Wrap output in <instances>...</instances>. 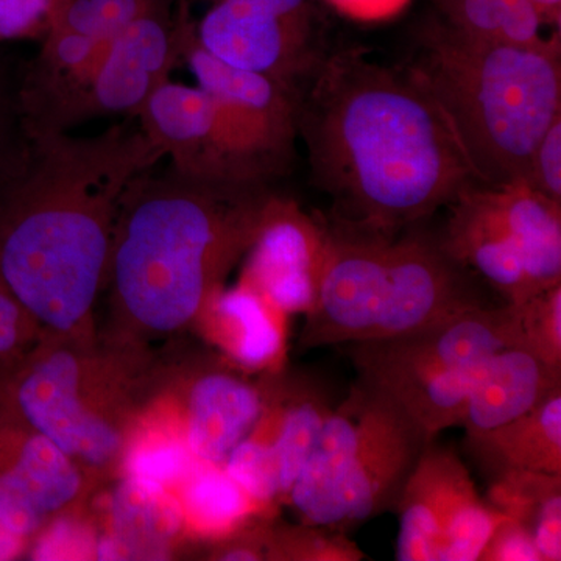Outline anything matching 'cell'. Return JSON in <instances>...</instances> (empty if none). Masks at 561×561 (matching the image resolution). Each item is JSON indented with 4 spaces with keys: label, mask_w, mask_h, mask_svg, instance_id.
<instances>
[{
    "label": "cell",
    "mask_w": 561,
    "mask_h": 561,
    "mask_svg": "<svg viewBox=\"0 0 561 561\" xmlns=\"http://www.w3.org/2000/svg\"><path fill=\"white\" fill-rule=\"evenodd\" d=\"M408 69L442 111L479 184L526 183L538 140L561 114L560 31L537 43H501L431 20Z\"/></svg>",
    "instance_id": "277c9868"
},
{
    "label": "cell",
    "mask_w": 561,
    "mask_h": 561,
    "mask_svg": "<svg viewBox=\"0 0 561 561\" xmlns=\"http://www.w3.org/2000/svg\"><path fill=\"white\" fill-rule=\"evenodd\" d=\"M33 538L32 560H95L99 535L79 518L49 519Z\"/></svg>",
    "instance_id": "4dcf8cb0"
},
{
    "label": "cell",
    "mask_w": 561,
    "mask_h": 561,
    "mask_svg": "<svg viewBox=\"0 0 561 561\" xmlns=\"http://www.w3.org/2000/svg\"><path fill=\"white\" fill-rule=\"evenodd\" d=\"M557 390H561V368L519 346L502 348L483 362L460 426L467 435L494 430L534 411Z\"/></svg>",
    "instance_id": "44dd1931"
},
{
    "label": "cell",
    "mask_w": 561,
    "mask_h": 561,
    "mask_svg": "<svg viewBox=\"0 0 561 561\" xmlns=\"http://www.w3.org/2000/svg\"><path fill=\"white\" fill-rule=\"evenodd\" d=\"M190 2L162 0L110 41L90 79L58 106L32 135L68 131L80 122L136 116L147 99L183 58L192 25Z\"/></svg>",
    "instance_id": "8fae6325"
},
{
    "label": "cell",
    "mask_w": 561,
    "mask_h": 561,
    "mask_svg": "<svg viewBox=\"0 0 561 561\" xmlns=\"http://www.w3.org/2000/svg\"><path fill=\"white\" fill-rule=\"evenodd\" d=\"M465 446L489 479L508 471L561 474V390L518 419L467 435Z\"/></svg>",
    "instance_id": "7402d4cb"
},
{
    "label": "cell",
    "mask_w": 561,
    "mask_h": 561,
    "mask_svg": "<svg viewBox=\"0 0 561 561\" xmlns=\"http://www.w3.org/2000/svg\"><path fill=\"white\" fill-rule=\"evenodd\" d=\"M431 442L389 394L357 379L324 421L286 505L300 523L348 531L397 508Z\"/></svg>",
    "instance_id": "8992f818"
},
{
    "label": "cell",
    "mask_w": 561,
    "mask_h": 561,
    "mask_svg": "<svg viewBox=\"0 0 561 561\" xmlns=\"http://www.w3.org/2000/svg\"><path fill=\"white\" fill-rule=\"evenodd\" d=\"M531 9L537 11L545 27L559 31L561 25V0H527Z\"/></svg>",
    "instance_id": "8d00e7d4"
},
{
    "label": "cell",
    "mask_w": 561,
    "mask_h": 561,
    "mask_svg": "<svg viewBox=\"0 0 561 561\" xmlns=\"http://www.w3.org/2000/svg\"><path fill=\"white\" fill-rule=\"evenodd\" d=\"M479 561H542L529 531L518 523L502 518L491 534Z\"/></svg>",
    "instance_id": "e575fe53"
},
{
    "label": "cell",
    "mask_w": 561,
    "mask_h": 561,
    "mask_svg": "<svg viewBox=\"0 0 561 561\" xmlns=\"http://www.w3.org/2000/svg\"><path fill=\"white\" fill-rule=\"evenodd\" d=\"M186 2H192V0H186ZM206 2H210V3H217V2H224V0H206Z\"/></svg>",
    "instance_id": "f35d334b"
},
{
    "label": "cell",
    "mask_w": 561,
    "mask_h": 561,
    "mask_svg": "<svg viewBox=\"0 0 561 561\" xmlns=\"http://www.w3.org/2000/svg\"><path fill=\"white\" fill-rule=\"evenodd\" d=\"M150 171L122 197L105 284L114 316L146 337L197 320L249 251L272 195L265 184L195 179L172 165Z\"/></svg>",
    "instance_id": "3957f363"
},
{
    "label": "cell",
    "mask_w": 561,
    "mask_h": 561,
    "mask_svg": "<svg viewBox=\"0 0 561 561\" xmlns=\"http://www.w3.org/2000/svg\"><path fill=\"white\" fill-rule=\"evenodd\" d=\"M253 430L224 461V470L260 507L286 505L334 404L319 379L268 373Z\"/></svg>",
    "instance_id": "4fadbf2b"
},
{
    "label": "cell",
    "mask_w": 561,
    "mask_h": 561,
    "mask_svg": "<svg viewBox=\"0 0 561 561\" xmlns=\"http://www.w3.org/2000/svg\"><path fill=\"white\" fill-rule=\"evenodd\" d=\"M324 225L327 257L302 348L393 337L486 305L440 236L412 227L376 230L339 217Z\"/></svg>",
    "instance_id": "5b68a950"
},
{
    "label": "cell",
    "mask_w": 561,
    "mask_h": 561,
    "mask_svg": "<svg viewBox=\"0 0 561 561\" xmlns=\"http://www.w3.org/2000/svg\"><path fill=\"white\" fill-rule=\"evenodd\" d=\"M61 0H0V43L44 38Z\"/></svg>",
    "instance_id": "1f68e13d"
},
{
    "label": "cell",
    "mask_w": 561,
    "mask_h": 561,
    "mask_svg": "<svg viewBox=\"0 0 561 561\" xmlns=\"http://www.w3.org/2000/svg\"><path fill=\"white\" fill-rule=\"evenodd\" d=\"M245 257L241 283L287 317L306 316L319 297L327 225L297 202L271 195Z\"/></svg>",
    "instance_id": "9a60e30c"
},
{
    "label": "cell",
    "mask_w": 561,
    "mask_h": 561,
    "mask_svg": "<svg viewBox=\"0 0 561 561\" xmlns=\"http://www.w3.org/2000/svg\"><path fill=\"white\" fill-rule=\"evenodd\" d=\"M342 16L357 22H386L400 16L412 0H327Z\"/></svg>",
    "instance_id": "d590c367"
},
{
    "label": "cell",
    "mask_w": 561,
    "mask_h": 561,
    "mask_svg": "<svg viewBox=\"0 0 561 561\" xmlns=\"http://www.w3.org/2000/svg\"><path fill=\"white\" fill-rule=\"evenodd\" d=\"M175 493L184 526L202 537H228L261 511L221 465L198 461Z\"/></svg>",
    "instance_id": "d4e9b609"
},
{
    "label": "cell",
    "mask_w": 561,
    "mask_h": 561,
    "mask_svg": "<svg viewBox=\"0 0 561 561\" xmlns=\"http://www.w3.org/2000/svg\"><path fill=\"white\" fill-rule=\"evenodd\" d=\"M160 2L162 0H61L50 31L80 33L106 43Z\"/></svg>",
    "instance_id": "83f0119b"
},
{
    "label": "cell",
    "mask_w": 561,
    "mask_h": 561,
    "mask_svg": "<svg viewBox=\"0 0 561 561\" xmlns=\"http://www.w3.org/2000/svg\"><path fill=\"white\" fill-rule=\"evenodd\" d=\"M183 58L216 103L220 147L234 180L267 183L290 158L300 117L297 88L217 60L198 43L194 22Z\"/></svg>",
    "instance_id": "30bf717a"
},
{
    "label": "cell",
    "mask_w": 561,
    "mask_h": 561,
    "mask_svg": "<svg viewBox=\"0 0 561 561\" xmlns=\"http://www.w3.org/2000/svg\"><path fill=\"white\" fill-rule=\"evenodd\" d=\"M122 476L142 479L175 491L198 460L192 456L181 416L153 412L125 432L121 453Z\"/></svg>",
    "instance_id": "cb8c5ba5"
},
{
    "label": "cell",
    "mask_w": 561,
    "mask_h": 561,
    "mask_svg": "<svg viewBox=\"0 0 561 561\" xmlns=\"http://www.w3.org/2000/svg\"><path fill=\"white\" fill-rule=\"evenodd\" d=\"M206 334L236 367L275 373L286 356V313L239 280L220 287L203 306Z\"/></svg>",
    "instance_id": "d6986e66"
},
{
    "label": "cell",
    "mask_w": 561,
    "mask_h": 561,
    "mask_svg": "<svg viewBox=\"0 0 561 561\" xmlns=\"http://www.w3.org/2000/svg\"><path fill=\"white\" fill-rule=\"evenodd\" d=\"M485 501L529 531L542 561L561 560V474L508 471L494 476Z\"/></svg>",
    "instance_id": "603a6c76"
},
{
    "label": "cell",
    "mask_w": 561,
    "mask_h": 561,
    "mask_svg": "<svg viewBox=\"0 0 561 561\" xmlns=\"http://www.w3.org/2000/svg\"><path fill=\"white\" fill-rule=\"evenodd\" d=\"M526 183L545 197L561 203V114L538 140Z\"/></svg>",
    "instance_id": "836d02e7"
},
{
    "label": "cell",
    "mask_w": 561,
    "mask_h": 561,
    "mask_svg": "<svg viewBox=\"0 0 561 561\" xmlns=\"http://www.w3.org/2000/svg\"><path fill=\"white\" fill-rule=\"evenodd\" d=\"M442 21L468 36L529 44L545 38L542 22L527 0H435Z\"/></svg>",
    "instance_id": "4316f807"
},
{
    "label": "cell",
    "mask_w": 561,
    "mask_h": 561,
    "mask_svg": "<svg viewBox=\"0 0 561 561\" xmlns=\"http://www.w3.org/2000/svg\"><path fill=\"white\" fill-rule=\"evenodd\" d=\"M445 250L508 305L561 284V203L524 181L474 184L451 203Z\"/></svg>",
    "instance_id": "ba28073f"
},
{
    "label": "cell",
    "mask_w": 561,
    "mask_h": 561,
    "mask_svg": "<svg viewBox=\"0 0 561 561\" xmlns=\"http://www.w3.org/2000/svg\"><path fill=\"white\" fill-rule=\"evenodd\" d=\"M397 560L479 561L504 516L481 497L459 456L431 442L405 481Z\"/></svg>",
    "instance_id": "7c38bea8"
},
{
    "label": "cell",
    "mask_w": 561,
    "mask_h": 561,
    "mask_svg": "<svg viewBox=\"0 0 561 561\" xmlns=\"http://www.w3.org/2000/svg\"><path fill=\"white\" fill-rule=\"evenodd\" d=\"M27 545V540L11 534L9 529L0 524V561L18 559L25 552Z\"/></svg>",
    "instance_id": "74e56055"
},
{
    "label": "cell",
    "mask_w": 561,
    "mask_h": 561,
    "mask_svg": "<svg viewBox=\"0 0 561 561\" xmlns=\"http://www.w3.org/2000/svg\"><path fill=\"white\" fill-rule=\"evenodd\" d=\"M312 79L298 131L339 219L402 230L479 184L442 111L408 68L351 49L321 60Z\"/></svg>",
    "instance_id": "6da1fadb"
},
{
    "label": "cell",
    "mask_w": 561,
    "mask_h": 561,
    "mask_svg": "<svg viewBox=\"0 0 561 561\" xmlns=\"http://www.w3.org/2000/svg\"><path fill=\"white\" fill-rule=\"evenodd\" d=\"M110 529L101 535L95 560H164L184 526L175 491L122 476L108 505Z\"/></svg>",
    "instance_id": "ffe728a7"
},
{
    "label": "cell",
    "mask_w": 561,
    "mask_h": 561,
    "mask_svg": "<svg viewBox=\"0 0 561 561\" xmlns=\"http://www.w3.org/2000/svg\"><path fill=\"white\" fill-rule=\"evenodd\" d=\"M264 404V383L247 381L227 368H206L192 379L181 423L192 456L224 465L228 454L253 430Z\"/></svg>",
    "instance_id": "ac0fdd59"
},
{
    "label": "cell",
    "mask_w": 561,
    "mask_h": 561,
    "mask_svg": "<svg viewBox=\"0 0 561 561\" xmlns=\"http://www.w3.org/2000/svg\"><path fill=\"white\" fill-rule=\"evenodd\" d=\"M519 346L516 305H481L419 330L351 343L359 379L389 394L435 440L460 426L483 362Z\"/></svg>",
    "instance_id": "52a82bcc"
},
{
    "label": "cell",
    "mask_w": 561,
    "mask_h": 561,
    "mask_svg": "<svg viewBox=\"0 0 561 561\" xmlns=\"http://www.w3.org/2000/svg\"><path fill=\"white\" fill-rule=\"evenodd\" d=\"M195 36L217 60L291 87L311 77L323 60L313 46V22L251 0L213 3L195 24Z\"/></svg>",
    "instance_id": "5bb4252c"
},
{
    "label": "cell",
    "mask_w": 561,
    "mask_h": 561,
    "mask_svg": "<svg viewBox=\"0 0 561 561\" xmlns=\"http://www.w3.org/2000/svg\"><path fill=\"white\" fill-rule=\"evenodd\" d=\"M87 357L68 346L28 350L0 367V404L77 463L106 468L121 459L125 431L98 398H88Z\"/></svg>",
    "instance_id": "9c48e42d"
},
{
    "label": "cell",
    "mask_w": 561,
    "mask_h": 561,
    "mask_svg": "<svg viewBox=\"0 0 561 561\" xmlns=\"http://www.w3.org/2000/svg\"><path fill=\"white\" fill-rule=\"evenodd\" d=\"M81 486L79 463L0 404V511L39 505L55 516Z\"/></svg>",
    "instance_id": "e0dca14e"
},
{
    "label": "cell",
    "mask_w": 561,
    "mask_h": 561,
    "mask_svg": "<svg viewBox=\"0 0 561 561\" xmlns=\"http://www.w3.org/2000/svg\"><path fill=\"white\" fill-rule=\"evenodd\" d=\"M22 80L13 79L0 61V195L21 175L32 150V136L22 106Z\"/></svg>",
    "instance_id": "f1b7e54d"
},
{
    "label": "cell",
    "mask_w": 561,
    "mask_h": 561,
    "mask_svg": "<svg viewBox=\"0 0 561 561\" xmlns=\"http://www.w3.org/2000/svg\"><path fill=\"white\" fill-rule=\"evenodd\" d=\"M519 348L561 368V284L516 305Z\"/></svg>",
    "instance_id": "f546056e"
},
{
    "label": "cell",
    "mask_w": 561,
    "mask_h": 561,
    "mask_svg": "<svg viewBox=\"0 0 561 561\" xmlns=\"http://www.w3.org/2000/svg\"><path fill=\"white\" fill-rule=\"evenodd\" d=\"M38 331L31 317L14 300L0 273V367L27 353Z\"/></svg>",
    "instance_id": "d6a6232c"
},
{
    "label": "cell",
    "mask_w": 561,
    "mask_h": 561,
    "mask_svg": "<svg viewBox=\"0 0 561 561\" xmlns=\"http://www.w3.org/2000/svg\"><path fill=\"white\" fill-rule=\"evenodd\" d=\"M136 117L140 130L162 157L171 158L175 171L195 179L239 183L221 151L216 103L198 84L165 81Z\"/></svg>",
    "instance_id": "2e32d148"
},
{
    "label": "cell",
    "mask_w": 561,
    "mask_h": 561,
    "mask_svg": "<svg viewBox=\"0 0 561 561\" xmlns=\"http://www.w3.org/2000/svg\"><path fill=\"white\" fill-rule=\"evenodd\" d=\"M31 136L27 165L0 195V273L39 331L79 342L105 290L122 197L164 157L127 122L92 138Z\"/></svg>",
    "instance_id": "7a4b0ae2"
},
{
    "label": "cell",
    "mask_w": 561,
    "mask_h": 561,
    "mask_svg": "<svg viewBox=\"0 0 561 561\" xmlns=\"http://www.w3.org/2000/svg\"><path fill=\"white\" fill-rule=\"evenodd\" d=\"M239 540L253 561H360L365 552L346 531L298 523L254 527L239 531Z\"/></svg>",
    "instance_id": "484cf974"
}]
</instances>
